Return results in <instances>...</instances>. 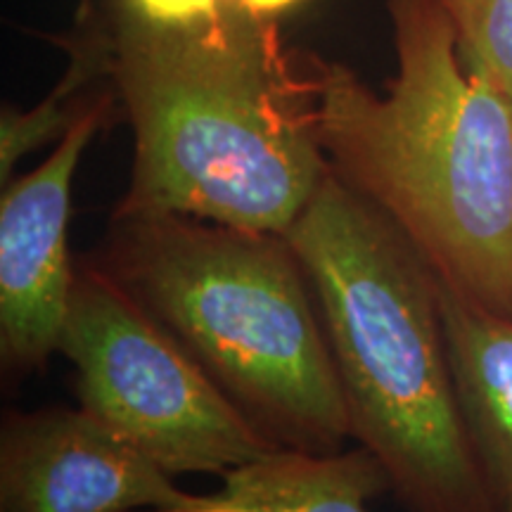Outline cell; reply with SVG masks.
I'll use <instances>...</instances> for the list:
<instances>
[{
  "instance_id": "obj_12",
  "label": "cell",
  "mask_w": 512,
  "mask_h": 512,
  "mask_svg": "<svg viewBox=\"0 0 512 512\" xmlns=\"http://www.w3.org/2000/svg\"><path fill=\"white\" fill-rule=\"evenodd\" d=\"M140 15L157 19V22H195L219 15L223 5L235 3L242 8L259 12V15L278 17L283 12L297 8L304 0H126Z\"/></svg>"
},
{
  "instance_id": "obj_6",
  "label": "cell",
  "mask_w": 512,
  "mask_h": 512,
  "mask_svg": "<svg viewBox=\"0 0 512 512\" xmlns=\"http://www.w3.org/2000/svg\"><path fill=\"white\" fill-rule=\"evenodd\" d=\"M119 107L105 93L53 152L29 174L10 178L0 195V366L5 382L43 373L60 339L72 299L76 264L69 219L76 169Z\"/></svg>"
},
{
  "instance_id": "obj_3",
  "label": "cell",
  "mask_w": 512,
  "mask_h": 512,
  "mask_svg": "<svg viewBox=\"0 0 512 512\" xmlns=\"http://www.w3.org/2000/svg\"><path fill=\"white\" fill-rule=\"evenodd\" d=\"M287 240L306 268L351 439L408 512H501L460 413L441 278L380 209L323 178Z\"/></svg>"
},
{
  "instance_id": "obj_2",
  "label": "cell",
  "mask_w": 512,
  "mask_h": 512,
  "mask_svg": "<svg viewBox=\"0 0 512 512\" xmlns=\"http://www.w3.org/2000/svg\"><path fill=\"white\" fill-rule=\"evenodd\" d=\"M396 74L375 93L306 57L330 169L380 209L441 283L512 318V110L465 67L439 0H387Z\"/></svg>"
},
{
  "instance_id": "obj_10",
  "label": "cell",
  "mask_w": 512,
  "mask_h": 512,
  "mask_svg": "<svg viewBox=\"0 0 512 512\" xmlns=\"http://www.w3.org/2000/svg\"><path fill=\"white\" fill-rule=\"evenodd\" d=\"M69 67L36 107L5 105L0 114V181H10L17 162L46 143H60L72 126L114 88V24L93 0H81L74 24L57 38Z\"/></svg>"
},
{
  "instance_id": "obj_5",
  "label": "cell",
  "mask_w": 512,
  "mask_h": 512,
  "mask_svg": "<svg viewBox=\"0 0 512 512\" xmlns=\"http://www.w3.org/2000/svg\"><path fill=\"white\" fill-rule=\"evenodd\" d=\"M60 354L72 361L83 411L171 477H223L275 448L91 256L76 261Z\"/></svg>"
},
{
  "instance_id": "obj_8",
  "label": "cell",
  "mask_w": 512,
  "mask_h": 512,
  "mask_svg": "<svg viewBox=\"0 0 512 512\" xmlns=\"http://www.w3.org/2000/svg\"><path fill=\"white\" fill-rule=\"evenodd\" d=\"M384 494H392L389 475L366 446L335 453L273 448L226 472L214 494L140 512H370Z\"/></svg>"
},
{
  "instance_id": "obj_9",
  "label": "cell",
  "mask_w": 512,
  "mask_h": 512,
  "mask_svg": "<svg viewBox=\"0 0 512 512\" xmlns=\"http://www.w3.org/2000/svg\"><path fill=\"white\" fill-rule=\"evenodd\" d=\"M441 311L467 434L498 508L512 512V318L444 283Z\"/></svg>"
},
{
  "instance_id": "obj_1",
  "label": "cell",
  "mask_w": 512,
  "mask_h": 512,
  "mask_svg": "<svg viewBox=\"0 0 512 512\" xmlns=\"http://www.w3.org/2000/svg\"><path fill=\"white\" fill-rule=\"evenodd\" d=\"M278 17L242 5L157 22L119 0L112 81L133 131L131 181L112 214H181L287 233L330 174L309 62Z\"/></svg>"
},
{
  "instance_id": "obj_4",
  "label": "cell",
  "mask_w": 512,
  "mask_h": 512,
  "mask_svg": "<svg viewBox=\"0 0 512 512\" xmlns=\"http://www.w3.org/2000/svg\"><path fill=\"white\" fill-rule=\"evenodd\" d=\"M275 448L342 451L349 415L306 268L283 233L112 214L88 254Z\"/></svg>"
},
{
  "instance_id": "obj_11",
  "label": "cell",
  "mask_w": 512,
  "mask_h": 512,
  "mask_svg": "<svg viewBox=\"0 0 512 512\" xmlns=\"http://www.w3.org/2000/svg\"><path fill=\"white\" fill-rule=\"evenodd\" d=\"M458 36L465 67L512 110V0H439Z\"/></svg>"
},
{
  "instance_id": "obj_7",
  "label": "cell",
  "mask_w": 512,
  "mask_h": 512,
  "mask_svg": "<svg viewBox=\"0 0 512 512\" xmlns=\"http://www.w3.org/2000/svg\"><path fill=\"white\" fill-rule=\"evenodd\" d=\"M190 491L83 408L8 411L0 425V512H140Z\"/></svg>"
}]
</instances>
